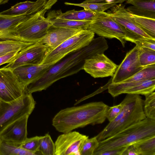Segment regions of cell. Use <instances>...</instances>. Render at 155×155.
I'll list each match as a JSON object with an SVG mask.
<instances>
[{
	"label": "cell",
	"mask_w": 155,
	"mask_h": 155,
	"mask_svg": "<svg viewBox=\"0 0 155 155\" xmlns=\"http://www.w3.org/2000/svg\"><path fill=\"white\" fill-rule=\"evenodd\" d=\"M143 102L140 95L127 94L121 102L122 108L118 115L95 136L98 140L111 137L146 118Z\"/></svg>",
	"instance_id": "3957f363"
},
{
	"label": "cell",
	"mask_w": 155,
	"mask_h": 155,
	"mask_svg": "<svg viewBox=\"0 0 155 155\" xmlns=\"http://www.w3.org/2000/svg\"><path fill=\"white\" fill-rule=\"evenodd\" d=\"M80 31L52 26L39 42L46 45L51 50Z\"/></svg>",
	"instance_id": "ac0fdd59"
},
{
	"label": "cell",
	"mask_w": 155,
	"mask_h": 155,
	"mask_svg": "<svg viewBox=\"0 0 155 155\" xmlns=\"http://www.w3.org/2000/svg\"><path fill=\"white\" fill-rule=\"evenodd\" d=\"M29 116L25 115L8 125L0 134V139L21 144L27 138V125Z\"/></svg>",
	"instance_id": "e0dca14e"
},
{
	"label": "cell",
	"mask_w": 155,
	"mask_h": 155,
	"mask_svg": "<svg viewBox=\"0 0 155 155\" xmlns=\"http://www.w3.org/2000/svg\"><path fill=\"white\" fill-rule=\"evenodd\" d=\"M130 14L131 17L143 31L155 38V19Z\"/></svg>",
	"instance_id": "4316f807"
},
{
	"label": "cell",
	"mask_w": 155,
	"mask_h": 155,
	"mask_svg": "<svg viewBox=\"0 0 155 155\" xmlns=\"http://www.w3.org/2000/svg\"><path fill=\"white\" fill-rule=\"evenodd\" d=\"M37 151L40 155H55V143L48 133L41 136Z\"/></svg>",
	"instance_id": "83f0119b"
},
{
	"label": "cell",
	"mask_w": 155,
	"mask_h": 155,
	"mask_svg": "<svg viewBox=\"0 0 155 155\" xmlns=\"http://www.w3.org/2000/svg\"><path fill=\"white\" fill-rule=\"evenodd\" d=\"M52 22V26L79 30L87 29L92 21H78L58 18L54 11L50 12L47 17Z\"/></svg>",
	"instance_id": "44dd1931"
},
{
	"label": "cell",
	"mask_w": 155,
	"mask_h": 155,
	"mask_svg": "<svg viewBox=\"0 0 155 155\" xmlns=\"http://www.w3.org/2000/svg\"><path fill=\"white\" fill-rule=\"evenodd\" d=\"M127 146L116 148L104 151L100 155H122Z\"/></svg>",
	"instance_id": "8d00e7d4"
},
{
	"label": "cell",
	"mask_w": 155,
	"mask_h": 155,
	"mask_svg": "<svg viewBox=\"0 0 155 155\" xmlns=\"http://www.w3.org/2000/svg\"><path fill=\"white\" fill-rule=\"evenodd\" d=\"M133 144L140 155H155V135L142 139Z\"/></svg>",
	"instance_id": "484cf974"
},
{
	"label": "cell",
	"mask_w": 155,
	"mask_h": 155,
	"mask_svg": "<svg viewBox=\"0 0 155 155\" xmlns=\"http://www.w3.org/2000/svg\"><path fill=\"white\" fill-rule=\"evenodd\" d=\"M20 144L0 139V155H36L19 147Z\"/></svg>",
	"instance_id": "603a6c76"
},
{
	"label": "cell",
	"mask_w": 155,
	"mask_h": 155,
	"mask_svg": "<svg viewBox=\"0 0 155 155\" xmlns=\"http://www.w3.org/2000/svg\"><path fill=\"white\" fill-rule=\"evenodd\" d=\"M143 102V110L146 117L155 120V92L145 96Z\"/></svg>",
	"instance_id": "4dcf8cb0"
},
{
	"label": "cell",
	"mask_w": 155,
	"mask_h": 155,
	"mask_svg": "<svg viewBox=\"0 0 155 155\" xmlns=\"http://www.w3.org/2000/svg\"><path fill=\"white\" fill-rule=\"evenodd\" d=\"M66 5H71L83 7L84 9L95 13L103 12L115 5L113 3H83L76 4L65 2Z\"/></svg>",
	"instance_id": "f1b7e54d"
},
{
	"label": "cell",
	"mask_w": 155,
	"mask_h": 155,
	"mask_svg": "<svg viewBox=\"0 0 155 155\" xmlns=\"http://www.w3.org/2000/svg\"><path fill=\"white\" fill-rule=\"evenodd\" d=\"M41 136H36L32 137L27 138L19 146L20 148L26 150L35 152L36 155L39 146Z\"/></svg>",
	"instance_id": "d6a6232c"
},
{
	"label": "cell",
	"mask_w": 155,
	"mask_h": 155,
	"mask_svg": "<svg viewBox=\"0 0 155 155\" xmlns=\"http://www.w3.org/2000/svg\"><path fill=\"white\" fill-rule=\"evenodd\" d=\"M122 155H140L133 144L128 146Z\"/></svg>",
	"instance_id": "74e56055"
},
{
	"label": "cell",
	"mask_w": 155,
	"mask_h": 155,
	"mask_svg": "<svg viewBox=\"0 0 155 155\" xmlns=\"http://www.w3.org/2000/svg\"><path fill=\"white\" fill-rule=\"evenodd\" d=\"M127 0H98L100 3H113L115 4H122Z\"/></svg>",
	"instance_id": "f35d334b"
},
{
	"label": "cell",
	"mask_w": 155,
	"mask_h": 155,
	"mask_svg": "<svg viewBox=\"0 0 155 155\" xmlns=\"http://www.w3.org/2000/svg\"><path fill=\"white\" fill-rule=\"evenodd\" d=\"M155 135V120L146 117L114 135L99 141L93 155L111 149L127 147L146 137Z\"/></svg>",
	"instance_id": "277c9868"
},
{
	"label": "cell",
	"mask_w": 155,
	"mask_h": 155,
	"mask_svg": "<svg viewBox=\"0 0 155 155\" xmlns=\"http://www.w3.org/2000/svg\"><path fill=\"white\" fill-rule=\"evenodd\" d=\"M118 65L104 53L96 54L86 59L83 69L94 78L113 77Z\"/></svg>",
	"instance_id": "4fadbf2b"
},
{
	"label": "cell",
	"mask_w": 155,
	"mask_h": 155,
	"mask_svg": "<svg viewBox=\"0 0 155 155\" xmlns=\"http://www.w3.org/2000/svg\"><path fill=\"white\" fill-rule=\"evenodd\" d=\"M53 65H26L18 67L13 71L25 89L29 84L41 78Z\"/></svg>",
	"instance_id": "9a60e30c"
},
{
	"label": "cell",
	"mask_w": 155,
	"mask_h": 155,
	"mask_svg": "<svg viewBox=\"0 0 155 155\" xmlns=\"http://www.w3.org/2000/svg\"><path fill=\"white\" fill-rule=\"evenodd\" d=\"M47 2V0H36L35 2L27 1L20 2L0 12V14L6 15H32L45 8Z\"/></svg>",
	"instance_id": "d6986e66"
},
{
	"label": "cell",
	"mask_w": 155,
	"mask_h": 155,
	"mask_svg": "<svg viewBox=\"0 0 155 155\" xmlns=\"http://www.w3.org/2000/svg\"><path fill=\"white\" fill-rule=\"evenodd\" d=\"M122 104H119L109 107L106 113V117L109 122L112 121L118 115L122 108Z\"/></svg>",
	"instance_id": "836d02e7"
},
{
	"label": "cell",
	"mask_w": 155,
	"mask_h": 155,
	"mask_svg": "<svg viewBox=\"0 0 155 155\" xmlns=\"http://www.w3.org/2000/svg\"><path fill=\"white\" fill-rule=\"evenodd\" d=\"M35 104L32 94L26 93L11 102L0 101V134L14 122L25 115H30Z\"/></svg>",
	"instance_id": "8992f818"
},
{
	"label": "cell",
	"mask_w": 155,
	"mask_h": 155,
	"mask_svg": "<svg viewBox=\"0 0 155 155\" xmlns=\"http://www.w3.org/2000/svg\"><path fill=\"white\" fill-rule=\"evenodd\" d=\"M132 0H127L126 2H127L132 1Z\"/></svg>",
	"instance_id": "60d3db41"
},
{
	"label": "cell",
	"mask_w": 155,
	"mask_h": 155,
	"mask_svg": "<svg viewBox=\"0 0 155 155\" xmlns=\"http://www.w3.org/2000/svg\"><path fill=\"white\" fill-rule=\"evenodd\" d=\"M9 0H0V5L5 4L7 3Z\"/></svg>",
	"instance_id": "ab89813d"
},
{
	"label": "cell",
	"mask_w": 155,
	"mask_h": 155,
	"mask_svg": "<svg viewBox=\"0 0 155 155\" xmlns=\"http://www.w3.org/2000/svg\"><path fill=\"white\" fill-rule=\"evenodd\" d=\"M25 89L13 70L4 67L0 68V101H14L26 93Z\"/></svg>",
	"instance_id": "30bf717a"
},
{
	"label": "cell",
	"mask_w": 155,
	"mask_h": 155,
	"mask_svg": "<svg viewBox=\"0 0 155 155\" xmlns=\"http://www.w3.org/2000/svg\"><path fill=\"white\" fill-rule=\"evenodd\" d=\"M94 34L87 29L80 31L50 51L42 64H54L68 54L87 46L94 39Z\"/></svg>",
	"instance_id": "52a82bcc"
},
{
	"label": "cell",
	"mask_w": 155,
	"mask_h": 155,
	"mask_svg": "<svg viewBox=\"0 0 155 155\" xmlns=\"http://www.w3.org/2000/svg\"><path fill=\"white\" fill-rule=\"evenodd\" d=\"M109 106L102 101L94 102L61 110L54 117L52 125L63 133L88 125L101 124L105 121Z\"/></svg>",
	"instance_id": "7a4b0ae2"
},
{
	"label": "cell",
	"mask_w": 155,
	"mask_h": 155,
	"mask_svg": "<svg viewBox=\"0 0 155 155\" xmlns=\"http://www.w3.org/2000/svg\"><path fill=\"white\" fill-rule=\"evenodd\" d=\"M108 48L104 38H94L87 46L68 54L52 65L41 78L28 86L26 93L32 94L45 90L58 80L78 73L83 69L86 59L104 53Z\"/></svg>",
	"instance_id": "6da1fadb"
},
{
	"label": "cell",
	"mask_w": 155,
	"mask_h": 155,
	"mask_svg": "<svg viewBox=\"0 0 155 155\" xmlns=\"http://www.w3.org/2000/svg\"><path fill=\"white\" fill-rule=\"evenodd\" d=\"M99 141L96 137L86 139L83 143L80 150V155H93L98 147Z\"/></svg>",
	"instance_id": "1f68e13d"
},
{
	"label": "cell",
	"mask_w": 155,
	"mask_h": 155,
	"mask_svg": "<svg viewBox=\"0 0 155 155\" xmlns=\"http://www.w3.org/2000/svg\"><path fill=\"white\" fill-rule=\"evenodd\" d=\"M59 18L78 21H91L96 15V13L83 9L76 11L74 9L62 13L61 10L54 11Z\"/></svg>",
	"instance_id": "7402d4cb"
},
{
	"label": "cell",
	"mask_w": 155,
	"mask_h": 155,
	"mask_svg": "<svg viewBox=\"0 0 155 155\" xmlns=\"http://www.w3.org/2000/svg\"><path fill=\"white\" fill-rule=\"evenodd\" d=\"M35 43L11 40L0 41V56L12 52L20 51Z\"/></svg>",
	"instance_id": "d4e9b609"
},
{
	"label": "cell",
	"mask_w": 155,
	"mask_h": 155,
	"mask_svg": "<svg viewBox=\"0 0 155 155\" xmlns=\"http://www.w3.org/2000/svg\"><path fill=\"white\" fill-rule=\"evenodd\" d=\"M155 78H150L138 82L124 94H134L146 95L154 91Z\"/></svg>",
	"instance_id": "cb8c5ba5"
},
{
	"label": "cell",
	"mask_w": 155,
	"mask_h": 155,
	"mask_svg": "<svg viewBox=\"0 0 155 155\" xmlns=\"http://www.w3.org/2000/svg\"><path fill=\"white\" fill-rule=\"evenodd\" d=\"M50 8L47 4L42 10L20 23L15 28L16 34L26 42H39L52 26L51 21L44 17L45 12Z\"/></svg>",
	"instance_id": "5b68a950"
},
{
	"label": "cell",
	"mask_w": 155,
	"mask_h": 155,
	"mask_svg": "<svg viewBox=\"0 0 155 155\" xmlns=\"http://www.w3.org/2000/svg\"><path fill=\"white\" fill-rule=\"evenodd\" d=\"M19 52H12L0 56V65L10 63L16 57Z\"/></svg>",
	"instance_id": "d590c367"
},
{
	"label": "cell",
	"mask_w": 155,
	"mask_h": 155,
	"mask_svg": "<svg viewBox=\"0 0 155 155\" xmlns=\"http://www.w3.org/2000/svg\"><path fill=\"white\" fill-rule=\"evenodd\" d=\"M88 137L76 131L60 135L55 142V155H80L81 146Z\"/></svg>",
	"instance_id": "5bb4252c"
},
{
	"label": "cell",
	"mask_w": 155,
	"mask_h": 155,
	"mask_svg": "<svg viewBox=\"0 0 155 155\" xmlns=\"http://www.w3.org/2000/svg\"><path fill=\"white\" fill-rule=\"evenodd\" d=\"M126 9L130 14L155 19V0H132Z\"/></svg>",
	"instance_id": "ffe728a7"
},
{
	"label": "cell",
	"mask_w": 155,
	"mask_h": 155,
	"mask_svg": "<svg viewBox=\"0 0 155 155\" xmlns=\"http://www.w3.org/2000/svg\"><path fill=\"white\" fill-rule=\"evenodd\" d=\"M134 43L140 47L146 48L155 51V39L143 38L136 41Z\"/></svg>",
	"instance_id": "e575fe53"
},
{
	"label": "cell",
	"mask_w": 155,
	"mask_h": 155,
	"mask_svg": "<svg viewBox=\"0 0 155 155\" xmlns=\"http://www.w3.org/2000/svg\"><path fill=\"white\" fill-rule=\"evenodd\" d=\"M140 47L136 45L128 52L112 77L111 82L119 83L134 75L144 67L140 64L139 60Z\"/></svg>",
	"instance_id": "7c38bea8"
},
{
	"label": "cell",
	"mask_w": 155,
	"mask_h": 155,
	"mask_svg": "<svg viewBox=\"0 0 155 155\" xmlns=\"http://www.w3.org/2000/svg\"><path fill=\"white\" fill-rule=\"evenodd\" d=\"M31 15L26 14L6 15L0 14V41L26 42L16 34L15 29L18 24Z\"/></svg>",
	"instance_id": "2e32d148"
},
{
	"label": "cell",
	"mask_w": 155,
	"mask_h": 155,
	"mask_svg": "<svg viewBox=\"0 0 155 155\" xmlns=\"http://www.w3.org/2000/svg\"><path fill=\"white\" fill-rule=\"evenodd\" d=\"M121 4H115L107 12L113 19L123 27L126 33V41L133 43L143 38L155 39L143 31L133 20L130 12Z\"/></svg>",
	"instance_id": "9c48e42d"
},
{
	"label": "cell",
	"mask_w": 155,
	"mask_h": 155,
	"mask_svg": "<svg viewBox=\"0 0 155 155\" xmlns=\"http://www.w3.org/2000/svg\"><path fill=\"white\" fill-rule=\"evenodd\" d=\"M139 60L141 66L144 67L155 64V51L148 48L140 47Z\"/></svg>",
	"instance_id": "f546056e"
},
{
	"label": "cell",
	"mask_w": 155,
	"mask_h": 155,
	"mask_svg": "<svg viewBox=\"0 0 155 155\" xmlns=\"http://www.w3.org/2000/svg\"><path fill=\"white\" fill-rule=\"evenodd\" d=\"M87 30L100 36L119 40L123 47L126 42V33L122 26L111 17L107 12L96 13Z\"/></svg>",
	"instance_id": "ba28073f"
},
{
	"label": "cell",
	"mask_w": 155,
	"mask_h": 155,
	"mask_svg": "<svg viewBox=\"0 0 155 155\" xmlns=\"http://www.w3.org/2000/svg\"><path fill=\"white\" fill-rule=\"evenodd\" d=\"M51 50L48 46L41 42L35 43L20 51L16 57L4 67L13 70L26 65L41 64Z\"/></svg>",
	"instance_id": "8fae6325"
}]
</instances>
